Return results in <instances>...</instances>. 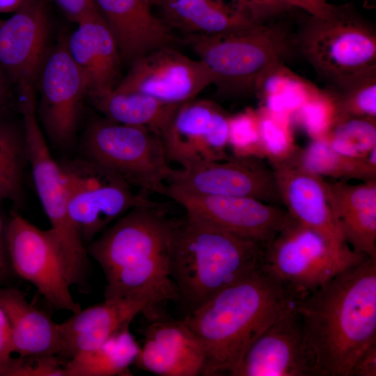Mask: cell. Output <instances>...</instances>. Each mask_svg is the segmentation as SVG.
I'll list each match as a JSON object with an SVG mask.
<instances>
[{
    "instance_id": "cell-32",
    "label": "cell",
    "mask_w": 376,
    "mask_h": 376,
    "mask_svg": "<svg viewBox=\"0 0 376 376\" xmlns=\"http://www.w3.org/2000/svg\"><path fill=\"white\" fill-rule=\"evenodd\" d=\"M337 153L352 158L367 157L376 148L375 120L347 118L338 120L326 137Z\"/></svg>"
},
{
    "instance_id": "cell-35",
    "label": "cell",
    "mask_w": 376,
    "mask_h": 376,
    "mask_svg": "<svg viewBox=\"0 0 376 376\" xmlns=\"http://www.w3.org/2000/svg\"><path fill=\"white\" fill-rule=\"evenodd\" d=\"M261 146L274 161L288 158L295 150L290 128V116L272 112L264 107L258 110Z\"/></svg>"
},
{
    "instance_id": "cell-11",
    "label": "cell",
    "mask_w": 376,
    "mask_h": 376,
    "mask_svg": "<svg viewBox=\"0 0 376 376\" xmlns=\"http://www.w3.org/2000/svg\"><path fill=\"white\" fill-rule=\"evenodd\" d=\"M6 242L15 273L33 284L49 304L72 313L81 309L70 292L60 249L49 229L41 230L15 214L6 226Z\"/></svg>"
},
{
    "instance_id": "cell-39",
    "label": "cell",
    "mask_w": 376,
    "mask_h": 376,
    "mask_svg": "<svg viewBox=\"0 0 376 376\" xmlns=\"http://www.w3.org/2000/svg\"><path fill=\"white\" fill-rule=\"evenodd\" d=\"M56 3L70 20L78 23L99 12L93 0H50Z\"/></svg>"
},
{
    "instance_id": "cell-20",
    "label": "cell",
    "mask_w": 376,
    "mask_h": 376,
    "mask_svg": "<svg viewBox=\"0 0 376 376\" xmlns=\"http://www.w3.org/2000/svg\"><path fill=\"white\" fill-rule=\"evenodd\" d=\"M297 152L274 161V172L283 203L297 222L319 233L339 248L350 247L328 201L325 181L302 167L297 162Z\"/></svg>"
},
{
    "instance_id": "cell-37",
    "label": "cell",
    "mask_w": 376,
    "mask_h": 376,
    "mask_svg": "<svg viewBox=\"0 0 376 376\" xmlns=\"http://www.w3.org/2000/svg\"><path fill=\"white\" fill-rule=\"evenodd\" d=\"M13 353L15 347L10 327L0 308V375L22 376L25 359L13 358Z\"/></svg>"
},
{
    "instance_id": "cell-7",
    "label": "cell",
    "mask_w": 376,
    "mask_h": 376,
    "mask_svg": "<svg viewBox=\"0 0 376 376\" xmlns=\"http://www.w3.org/2000/svg\"><path fill=\"white\" fill-rule=\"evenodd\" d=\"M27 161L49 229L59 247L70 285L83 288L89 271L88 253L81 234L68 212L62 171L53 158L36 117V90L19 93Z\"/></svg>"
},
{
    "instance_id": "cell-9",
    "label": "cell",
    "mask_w": 376,
    "mask_h": 376,
    "mask_svg": "<svg viewBox=\"0 0 376 376\" xmlns=\"http://www.w3.org/2000/svg\"><path fill=\"white\" fill-rule=\"evenodd\" d=\"M367 258L295 220L264 247L262 264L300 299Z\"/></svg>"
},
{
    "instance_id": "cell-34",
    "label": "cell",
    "mask_w": 376,
    "mask_h": 376,
    "mask_svg": "<svg viewBox=\"0 0 376 376\" xmlns=\"http://www.w3.org/2000/svg\"><path fill=\"white\" fill-rule=\"evenodd\" d=\"M294 113L314 140L325 139L338 120L335 100L327 90L319 89Z\"/></svg>"
},
{
    "instance_id": "cell-12",
    "label": "cell",
    "mask_w": 376,
    "mask_h": 376,
    "mask_svg": "<svg viewBox=\"0 0 376 376\" xmlns=\"http://www.w3.org/2000/svg\"><path fill=\"white\" fill-rule=\"evenodd\" d=\"M164 196L186 214L265 246L295 221L287 210L250 197L194 194L168 185Z\"/></svg>"
},
{
    "instance_id": "cell-27",
    "label": "cell",
    "mask_w": 376,
    "mask_h": 376,
    "mask_svg": "<svg viewBox=\"0 0 376 376\" xmlns=\"http://www.w3.org/2000/svg\"><path fill=\"white\" fill-rule=\"evenodd\" d=\"M104 118L119 123L148 128L161 136L178 107L150 95L113 89L93 102Z\"/></svg>"
},
{
    "instance_id": "cell-5",
    "label": "cell",
    "mask_w": 376,
    "mask_h": 376,
    "mask_svg": "<svg viewBox=\"0 0 376 376\" xmlns=\"http://www.w3.org/2000/svg\"><path fill=\"white\" fill-rule=\"evenodd\" d=\"M189 46L208 68L222 95L256 92L264 76L284 63L296 47V36L284 26L263 23L218 35L186 34Z\"/></svg>"
},
{
    "instance_id": "cell-31",
    "label": "cell",
    "mask_w": 376,
    "mask_h": 376,
    "mask_svg": "<svg viewBox=\"0 0 376 376\" xmlns=\"http://www.w3.org/2000/svg\"><path fill=\"white\" fill-rule=\"evenodd\" d=\"M0 112V199L20 206L23 201V178L28 164L23 126L2 118Z\"/></svg>"
},
{
    "instance_id": "cell-42",
    "label": "cell",
    "mask_w": 376,
    "mask_h": 376,
    "mask_svg": "<svg viewBox=\"0 0 376 376\" xmlns=\"http://www.w3.org/2000/svg\"><path fill=\"white\" fill-rule=\"evenodd\" d=\"M10 86L6 79L0 72V112L10 97Z\"/></svg>"
},
{
    "instance_id": "cell-29",
    "label": "cell",
    "mask_w": 376,
    "mask_h": 376,
    "mask_svg": "<svg viewBox=\"0 0 376 376\" xmlns=\"http://www.w3.org/2000/svg\"><path fill=\"white\" fill-rule=\"evenodd\" d=\"M298 163L320 176L355 178L365 181L375 180L376 148L362 158H352L335 152L327 139H315L307 148L297 152Z\"/></svg>"
},
{
    "instance_id": "cell-46",
    "label": "cell",
    "mask_w": 376,
    "mask_h": 376,
    "mask_svg": "<svg viewBox=\"0 0 376 376\" xmlns=\"http://www.w3.org/2000/svg\"><path fill=\"white\" fill-rule=\"evenodd\" d=\"M164 1L165 0H159L158 3H157V6H158L159 3H161Z\"/></svg>"
},
{
    "instance_id": "cell-25",
    "label": "cell",
    "mask_w": 376,
    "mask_h": 376,
    "mask_svg": "<svg viewBox=\"0 0 376 376\" xmlns=\"http://www.w3.org/2000/svg\"><path fill=\"white\" fill-rule=\"evenodd\" d=\"M158 6L162 20L185 34L228 33L265 22L237 0H165Z\"/></svg>"
},
{
    "instance_id": "cell-1",
    "label": "cell",
    "mask_w": 376,
    "mask_h": 376,
    "mask_svg": "<svg viewBox=\"0 0 376 376\" xmlns=\"http://www.w3.org/2000/svg\"><path fill=\"white\" fill-rule=\"evenodd\" d=\"M295 306L315 354V376H350L376 343V258L349 267Z\"/></svg>"
},
{
    "instance_id": "cell-41",
    "label": "cell",
    "mask_w": 376,
    "mask_h": 376,
    "mask_svg": "<svg viewBox=\"0 0 376 376\" xmlns=\"http://www.w3.org/2000/svg\"><path fill=\"white\" fill-rule=\"evenodd\" d=\"M350 376H376V343L370 346L356 361Z\"/></svg>"
},
{
    "instance_id": "cell-3",
    "label": "cell",
    "mask_w": 376,
    "mask_h": 376,
    "mask_svg": "<svg viewBox=\"0 0 376 376\" xmlns=\"http://www.w3.org/2000/svg\"><path fill=\"white\" fill-rule=\"evenodd\" d=\"M159 203L137 206L86 246L106 279L104 299L148 296L157 304L180 301L168 269L176 219Z\"/></svg>"
},
{
    "instance_id": "cell-14",
    "label": "cell",
    "mask_w": 376,
    "mask_h": 376,
    "mask_svg": "<svg viewBox=\"0 0 376 376\" xmlns=\"http://www.w3.org/2000/svg\"><path fill=\"white\" fill-rule=\"evenodd\" d=\"M167 185L198 195L244 196L283 203L274 171L255 156H234L187 169H173Z\"/></svg>"
},
{
    "instance_id": "cell-4",
    "label": "cell",
    "mask_w": 376,
    "mask_h": 376,
    "mask_svg": "<svg viewBox=\"0 0 376 376\" xmlns=\"http://www.w3.org/2000/svg\"><path fill=\"white\" fill-rule=\"evenodd\" d=\"M265 246L187 214L175 219L168 269L188 312L261 263Z\"/></svg>"
},
{
    "instance_id": "cell-10",
    "label": "cell",
    "mask_w": 376,
    "mask_h": 376,
    "mask_svg": "<svg viewBox=\"0 0 376 376\" xmlns=\"http://www.w3.org/2000/svg\"><path fill=\"white\" fill-rule=\"evenodd\" d=\"M59 165L68 212L86 245L132 208L157 203L86 157Z\"/></svg>"
},
{
    "instance_id": "cell-6",
    "label": "cell",
    "mask_w": 376,
    "mask_h": 376,
    "mask_svg": "<svg viewBox=\"0 0 376 376\" xmlns=\"http://www.w3.org/2000/svg\"><path fill=\"white\" fill-rule=\"evenodd\" d=\"M296 47L329 86L376 73L375 31L346 6L326 17L311 15Z\"/></svg>"
},
{
    "instance_id": "cell-17",
    "label": "cell",
    "mask_w": 376,
    "mask_h": 376,
    "mask_svg": "<svg viewBox=\"0 0 376 376\" xmlns=\"http://www.w3.org/2000/svg\"><path fill=\"white\" fill-rule=\"evenodd\" d=\"M212 84V75L201 60L192 59L173 47H164L134 60L114 89L180 104L195 99Z\"/></svg>"
},
{
    "instance_id": "cell-23",
    "label": "cell",
    "mask_w": 376,
    "mask_h": 376,
    "mask_svg": "<svg viewBox=\"0 0 376 376\" xmlns=\"http://www.w3.org/2000/svg\"><path fill=\"white\" fill-rule=\"evenodd\" d=\"M118 43L123 61L180 42L151 11L148 0H93Z\"/></svg>"
},
{
    "instance_id": "cell-26",
    "label": "cell",
    "mask_w": 376,
    "mask_h": 376,
    "mask_svg": "<svg viewBox=\"0 0 376 376\" xmlns=\"http://www.w3.org/2000/svg\"><path fill=\"white\" fill-rule=\"evenodd\" d=\"M0 308L9 322L15 353L39 359L63 355L59 323L28 301L20 290L0 288Z\"/></svg>"
},
{
    "instance_id": "cell-36",
    "label": "cell",
    "mask_w": 376,
    "mask_h": 376,
    "mask_svg": "<svg viewBox=\"0 0 376 376\" xmlns=\"http://www.w3.org/2000/svg\"><path fill=\"white\" fill-rule=\"evenodd\" d=\"M235 156H255L263 151L259 131L258 110L247 109L237 115L229 116L228 139Z\"/></svg>"
},
{
    "instance_id": "cell-28",
    "label": "cell",
    "mask_w": 376,
    "mask_h": 376,
    "mask_svg": "<svg viewBox=\"0 0 376 376\" xmlns=\"http://www.w3.org/2000/svg\"><path fill=\"white\" fill-rule=\"evenodd\" d=\"M141 346L125 327L113 334L97 348L70 358L63 368L64 376L127 375Z\"/></svg>"
},
{
    "instance_id": "cell-40",
    "label": "cell",
    "mask_w": 376,
    "mask_h": 376,
    "mask_svg": "<svg viewBox=\"0 0 376 376\" xmlns=\"http://www.w3.org/2000/svg\"><path fill=\"white\" fill-rule=\"evenodd\" d=\"M291 7L298 8L314 17H326L336 8L328 0H284Z\"/></svg>"
},
{
    "instance_id": "cell-22",
    "label": "cell",
    "mask_w": 376,
    "mask_h": 376,
    "mask_svg": "<svg viewBox=\"0 0 376 376\" xmlns=\"http://www.w3.org/2000/svg\"><path fill=\"white\" fill-rule=\"evenodd\" d=\"M156 305L148 296L115 297L74 313L59 323L63 356L71 358L97 348L116 332L130 327L139 313Z\"/></svg>"
},
{
    "instance_id": "cell-24",
    "label": "cell",
    "mask_w": 376,
    "mask_h": 376,
    "mask_svg": "<svg viewBox=\"0 0 376 376\" xmlns=\"http://www.w3.org/2000/svg\"><path fill=\"white\" fill-rule=\"evenodd\" d=\"M325 188L346 243L355 253L376 258L375 180L359 185L325 182Z\"/></svg>"
},
{
    "instance_id": "cell-8",
    "label": "cell",
    "mask_w": 376,
    "mask_h": 376,
    "mask_svg": "<svg viewBox=\"0 0 376 376\" xmlns=\"http://www.w3.org/2000/svg\"><path fill=\"white\" fill-rule=\"evenodd\" d=\"M82 147L86 157L113 172L143 194L164 196L173 169L159 135L141 126L95 119L88 125ZM146 195V194H145Z\"/></svg>"
},
{
    "instance_id": "cell-18",
    "label": "cell",
    "mask_w": 376,
    "mask_h": 376,
    "mask_svg": "<svg viewBox=\"0 0 376 376\" xmlns=\"http://www.w3.org/2000/svg\"><path fill=\"white\" fill-rule=\"evenodd\" d=\"M49 24L42 0H29L0 22V72L17 88H35L48 54Z\"/></svg>"
},
{
    "instance_id": "cell-45",
    "label": "cell",
    "mask_w": 376,
    "mask_h": 376,
    "mask_svg": "<svg viewBox=\"0 0 376 376\" xmlns=\"http://www.w3.org/2000/svg\"><path fill=\"white\" fill-rule=\"evenodd\" d=\"M150 3L152 5V4H155V5H157V3H158L159 0H148Z\"/></svg>"
},
{
    "instance_id": "cell-30",
    "label": "cell",
    "mask_w": 376,
    "mask_h": 376,
    "mask_svg": "<svg viewBox=\"0 0 376 376\" xmlns=\"http://www.w3.org/2000/svg\"><path fill=\"white\" fill-rule=\"evenodd\" d=\"M319 89L282 63L264 76L256 93L263 100V107L276 113L291 116Z\"/></svg>"
},
{
    "instance_id": "cell-21",
    "label": "cell",
    "mask_w": 376,
    "mask_h": 376,
    "mask_svg": "<svg viewBox=\"0 0 376 376\" xmlns=\"http://www.w3.org/2000/svg\"><path fill=\"white\" fill-rule=\"evenodd\" d=\"M146 371L161 376L203 375L205 348L182 320H158L148 326L135 361Z\"/></svg>"
},
{
    "instance_id": "cell-2",
    "label": "cell",
    "mask_w": 376,
    "mask_h": 376,
    "mask_svg": "<svg viewBox=\"0 0 376 376\" xmlns=\"http://www.w3.org/2000/svg\"><path fill=\"white\" fill-rule=\"evenodd\" d=\"M298 297L261 263L182 319L205 351L203 375L233 372L253 342Z\"/></svg>"
},
{
    "instance_id": "cell-15",
    "label": "cell",
    "mask_w": 376,
    "mask_h": 376,
    "mask_svg": "<svg viewBox=\"0 0 376 376\" xmlns=\"http://www.w3.org/2000/svg\"><path fill=\"white\" fill-rule=\"evenodd\" d=\"M228 119L211 100L181 104L160 136L168 161L187 169L228 158Z\"/></svg>"
},
{
    "instance_id": "cell-43",
    "label": "cell",
    "mask_w": 376,
    "mask_h": 376,
    "mask_svg": "<svg viewBox=\"0 0 376 376\" xmlns=\"http://www.w3.org/2000/svg\"><path fill=\"white\" fill-rule=\"evenodd\" d=\"M28 1L29 0H0V13H14Z\"/></svg>"
},
{
    "instance_id": "cell-13",
    "label": "cell",
    "mask_w": 376,
    "mask_h": 376,
    "mask_svg": "<svg viewBox=\"0 0 376 376\" xmlns=\"http://www.w3.org/2000/svg\"><path fill=\"white\" fill-rule=\"evenodd\" d=\"M36 86L40 118L47 134L55 145L68 146L75 139L87 90L68 52L65 37L49 50Z\"/></svg>"
},
{
    "instance_id": "cell-19",
    "label": "cell",
    "mask_w": 376,
    "mask_h": 376,
    "mask_svg": "<svg viewBox=\"0 0 376 376\" xmlns=\"http://www.w3.org/2000/svg\"><path fill=\"white\" fill-rule=\"evenodd\" d=\"M66 38L68 52L80 71L93 102L110 93L121 81L123 61L116 38L99 12L79 21Z\"/></svg>"
},
{
    "instance_id": "cell-38",
    "label": "cell",
    "mask_w": 376,
    "mask_h": 376,
    "mask_svg": "<svg viewBox=\"0 0 376 376\" xmlns=\"http://www.w3.org/2000/svg\"><path fill=\"white\" fill-rule=\"evenodd\" d=\"M260 19L283 13L291 7L284 0H237Z\"/></svg>"
},
{
    "instance_id": "cell-33",
    "label": "cell",
    "mask_w": 376,
    "mask_h": 376,
    "mask_svg": "<svg viewBox=\"0 0 376 376\" xmlns=\"http://www.w3.org/2000/svg\"><path fill=\"white\" fill-rule=\"evenodd\" d=\"M327 90L335 100L337 121L347 118L375 120L376 73L338 86H329Z\"/></svg>"
},
{
    "instance_id": "cell-44",
    "label": "cell",
    "mask_w": 376,
    "mask_h": 376,
    "mask_svg": "<svg viewBox=\"0 0 376 376\" xmlns=\"http://www.w3.org/2000/svg\"><path fill=\"white\" fill-rule=\"evenodd\" d=\"M7 274V265L0 241V281Z\"/></svg>"
},
{
    "instance_id": "cell-16",
    "label": "cell",
    "mask_w": 376,
    "mask_h": 376,
    "mask_svg": "<svg viewBox=\"0 0 376 376\" xmlns=\"http://www.w3.org/2000/svg\"><path fill=\"white\" fill-rule=\"evenodd\" d=\"M295 301L249 347L232 376H315V354Z\"/></svg>"
}]
</instances>
